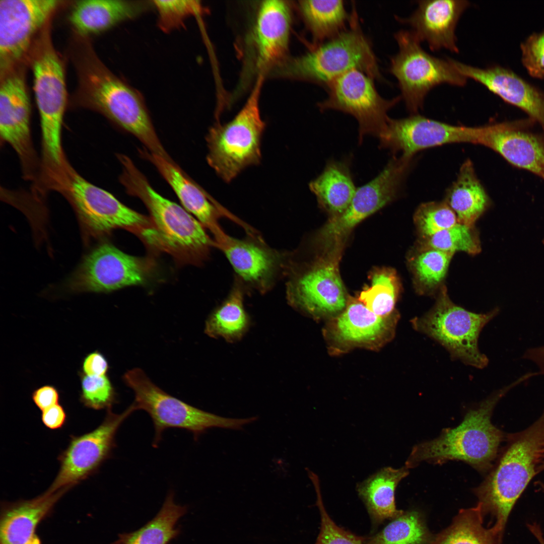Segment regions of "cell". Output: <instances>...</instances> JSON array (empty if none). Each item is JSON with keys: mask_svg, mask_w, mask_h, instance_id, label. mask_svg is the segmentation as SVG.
I'll return each instance as SVG.
<instances>
[{"mask_svg": "<svg viewBox=\"0 0 544 544\" xmlns=\"http://www.w3.org/2000/svg\"><path fill=\"white\" fill-rule=\"evenodd\" d=\"M338 248L306 270L286 268V298L294 308L314 318L336 317L347 306L346 291L338 269Z\"/></svg>", "mask_w": 544, "mask_h": 544, "instance_id": "obj_13", "label": "cell"}, {"mask_svg": "<svg viewBox=\"0 0 544 544\" xmlns=\"http://www.w3.org/2000/svg\"><path fill=\"white\" fill-rule=\"evenodd\" d=\"M411 16L398 18L411 26L419 40L426 41L430 49L442 48L458 52L455 29L457 22L469 3L464 0L419 1Z\"/></svg>", "mask_w": 544, "mask_h": 544, "instance_id": "obj_24", "label": "cell"}, {"mask_svg": "<svg viewBox=\"0 0 544 544\" xmlns=\"http://www.w3.org/2000/svg\"><path fill=\"white\" fill-rule=\"evenodd\" d=\"M70 489L45 492L31 499L4 503L0 522V544H41L36 533L39 523Z\"/></svg>", "mask_w": 544, "mask_h": 544, "instance_id": "obj_26", "label": "cell"}, {"mask_svg": "<svg viewBox=\"0 0 544 544\" xmlns=\"http://www.w3.org/2000/svg\"><path fill=\"white\" fill-rule=\"evenodd\" d=\"M528 527L530 532L536 538L539 544H544V538L539 525L536 523H533L532 524H528Z\"/></svg>", "mask_w": 544, "mask_h": 544, "instance_id": "obj_49", "label": "cell"}, {"mask_svg": "<svg viewBox=\"0 0 544 544\" xmlns=\"http://www.w3.org/2000/svg\"><path fill=\"white\" fill-rule=\"evenodd\" d=\"M33 90L41 128L42 169L49 173L63 170L67 162L61 144L66 103L63 65L48 40H44L32 60Z\"/></svg>", "mask_w": 544, "mask_h": 544, "instance_id": "obj_7", "label": "cell"}, {"mask_svg": "<svg viewBox=\"0 0 544 544\" xmlns=\"http://www.w3.org/2000/svg\"><path fill=\"white\" fill-rule=\"evenodd\" d=\"M505 441L491 472L474 490L484 515L495 517L492 527L500 537L514 505L537 474L544 445V410L528 428L506 435Z\"/></svg>", "mask_w": 544, "mask_h": 544, "instance_id": "obj_3", "label": "cell"}, {"mask_svg": "<svg viewBox=\"0 0 544 544\" xmlns=\"http://www.w3.org/2000/svg\"><path fill=\"white\" fill-rule=\"evenodd\" d=\"M422 248H432L454 253L463 251L475 254L480 246L471 228L458 223L453 226L425 238Z\"/></svg>", "mask_w": 544, "mask_h": 544, "instance_id": "obj_39", "label": "cell"}, {"mask_svg": "<svg viewBox=\"0 0 544 544\" xmlns=\"http://www.w3.org/2000/svg\"><path fill=\"white\" fill-rule=\"evenodd\" d=\"M57 190L68 199L85 232L91 235L104 236L121 228L139 237L151 225L149 217L124 205L71 167Z\"/></svg>", "mask_w": 544, "mask_h": 544, "instance_id": "obj_11", "label": "cell"}, {"mask_svg": "<svg viewBox=\"0 0 544 544\" xmlns=\"http://www.w3.org/2000/svg\"><path fill=\"white\" fill-rule=\"evenodd\" d=\"M292 24L290 5L280 0H266L260 4L254 34L257 65L268 69L280 63L288 49Z\"/></svg>", "mask_w": 544, "mask_h": 544, "instance_id": "obj_27", "label": "cell"}, {"mask_svg": "<svg viewBox=\"0 0 544 544\" xmlns=\"http://www.w3.org/2000/svg\"><path fill=\"white\" fill-rule=\"evenodd\" d=\"M263 81V76L260 75L245 105L232 120L214 125L206 136L207 162L226 182L248 166L260 162L261 140L265 127L259 107Z\"/></svg>", "mask_w": 544, "mask_h": 544, "instance_id": "obj_6", "label": "cell"}, {"mask_svg": "<svg viewBox=\"0 0 544 544\" xmlns=\"http://www.w3.org/2000/svg\"><path fill=\"white\" fill-rule=\"evenodd\" d=\"M522 63L533 77L544 79V30L533 33L520 45Z\"/></svg>", "mask_w": 544, "mask_h": 544, "instance_id": "obj_44", "label": "cell"}, {"mask_svg": "<svg viewBox=\"0 0 544 544\" xmlns=\"http://www.w3.org/2000/svg\"><path fill=\"white\" fill-rule=\"evenodd\" d=\"M41 418L46 427L55 430L60 429L64 426L67 420V414L63 407L58 403L42 411Z\"/></svg>", "mask_w": 544, "mask_h": 544, "instance_id": "obj_47", "label": "cell"}, {"mask_svg": "<svg viewBox=\"0 0 544 544\" xmlns=\"http://www.w3.org/2000/svg\"><path fill=\"white\" fill-rule=\"evenodd\" d=\"M414 221L420 234L427 238L458 223L457 217L444 201L423 203L418 208Z\"/></svg>", "mask_w": 544, "mask_h": 544, "instance_id": "obj_40", "label": "cell"}, {"mask_svg": "<svg viewBox=\"0 0 544 544\" xmlns=\"http://www.w3.org/2000/svg\"><path fill=\"white\" fill-rule=\"evenodd\" d=\"M444 201L454 212L458 223L470 228L488 208L489 196L470 160L461 166L456 179L446 190Z\"/></svg>", "mask_w": 544, "mask_h": 544, "instance_id": "obj_30", "label": "cell"}, {"mask_svg": "<svg viewBox=\"0 0 544 544\" xmlns=\"http://www.w3.org/2000/svg\"><path fill=\"white\" fill-rule=\"evenodd\" d=\"M356 16L354 13L350 28L291 60L286 65L287 75L325 87L352 70H360L375 81H383L370 41Z\"/></svg>", "mask_w": 544, "mask_h": 544, "instance_id": "obj_5", "label": "cell"}, {"mask_svg": "<svg viewBox=\"0 0 544 544\" xmlns=\"http://www.w3.org/2000/svg\"><path fill=\"white\" fill-rule=\"evenodd\" d=\"M449 60L462 76L480 83L504 101L522 109L544 129L543 91L501 66L480 68L450 58Z\"/></svg>", "mask_w": 544, "mask_h": 544, "instance_id": "obj_23", "label": "cell"}, {"mask_svg": "<svg viewBox=\"0 0 544 544\" xmlns=\"http://www.w3.org/2000/svg\"><path fill=\"white\" fill-rule=\"evenodd\" d=\"M155 266L153 258L132 256L103 243L85 256L67 286L75 292H110L145 284Z\"/></svg>", "mask_w": 544, "mask_h": 544, "instance_id": "obj_14", "label": "cell"}, {"mask_svg": "<svg viewBox=\"0 0 544 544\" xmlns=\"http://www.w3.org/2000/svg\"><path fill=\"white\" fill-rule=\"evenodd\" d=\"M117 157L122 168L121 183L150 213L151 227L139 237L150 249L171 255L179 264L200 265L215 246L206 228L183 207L158 193L128 157Z\"/></svg>", "mask_w": 544, "mask_h": 544, "instance_id": "obj_1", "label": "cell"}, {"mask_svg": "<svg viewBox=\"0 0 544 544\" xmlns=\"http://www.w3.org/2000/svg\"><path fill=\"white\" fill-rule=\"evenodd\" d=\"M475 127L454 125L419 114L390 118L380 147L412 159L422 150L446 144L466 143L474 144Z\"/></svg>", "mask_w": 544, "mask_h": 544, "instance_id": "obj_19", "label": "cell"}, {"mask_svg": "<svg viewBox=\"0 0 544 544\" xmlns=\"http://www.w3.org/2000/svg\"><path fill=\"white\" fill-rule=\"evenodd\" d=\"M544 470V445L542 447L538 464L537 468V474Z\"/></svg>", "mask_w": 544, "mask_h": 544, "instance_id": "obj_50", "label": "cell"}, {"mask_svg": "<svg viewBox=\"0 0 544 544\" xmlns=\"http://www.w3.org/2000/svg\"><path fill=\"white\" fill-rule=\"evenodd\" d=\"M529 379L528 374H524L468 412L458 426L445 429L438 437L416 445L405 465L410 468L423 461L441 464L458 460L480 472L491 469L506 437L491 422L494 409L511 389Z\"/></svg>", "mask_w": 544, "mask_h": 544, "instance_id": "obj_2", "label": "cell"}, {"mask_svg": "<svg viewBox=\"0 0 544 544\" xmlns=\"http://www.w3.org/2000/svg\"><path fill=\"white\" fill-rule=\"evenodd\" d=\"M298 6L303 21L317 45L344 31L347 22L352 18L350 19L342 0H302L298 2Z\"/></svg>", "mask_w": 544, "mask_h": 544, "instance_id": "obj_33", "label": "cell"}, {"mask_svg": "<svg viewBox=\"0 0 544 544\" xmlns=\"http://www.w3.org/2000/svg\"><path fill=\"white\" fill-rule=\"evenodd\" d=\"M433 540L420 513L403 512L382 530L366 538L365 544H431Z\"/></svg>", "mask_w": 544, "mask_h": 544, "instance_id": "obj_36", "label": "cell"}, {"mask_svg": "<svg viewBox=\"0 0 544 544\" xmlns=\"http://www.w3.org/2000/svg\"><path fill=\"white\" fill-rule=\"evenodd\" d=\"M245 288L264 294L285 275L289 254L271 248L259 238L237 239L225 233L215 241Z\"/></svg>", "mask_w": 544, "mask_h": 544, "instance_id": "obj_18", "label": "cell"}, {"mask_svg": "<svg viewBox=\"0 0 544 544\" xmlns=\"http://www.w3.org/2000/svg\"><path fill=\"white\" fill-rule=\"evenodd\" d=\"M411 159L402 156L392 158L375 178L357 188L345 211L331 218L321 230L320 242L326 246L338 245L357 224L394 199Z\"/></svg>", "mask_w": 544, "mask_h": 544, "instance_id": "obj_16", "label": "cell"}, {"mask_svg": "<svg viewBox=\"0 0 544 544\" xmlns=\"http://www.w3.org/2000/svg\"><path fill=\"white\" fill-rule=\"evenodd\" d=\"M246 288L237 279L230 293L206 321L205 332L211 337L222 338L229 343L241 340L250 325L244 305Z\"/></svg>", "mask_w": 544, "mask_h": 544, "instance_id": "obj_32", "label": "cell"}, {"mask_svg": "<svg viewBox=\"0 0 544 544\" xmlns=\"http://www.w3.org/2000/svg\"><path fill=\"white\" fill-rule=\"evenodd\" d=\"M409 469L405 465L398 469L384 467L358 484V495L366 506L374 527L403 512L396 508L395 491L400 481L408 474Z\"/></svg>", "mask_w": 544, "mask_h": 544, "instance_id": "obj_29", "label": "cell"}, {"mask_svg": "<svg viewBox=\"0 0 544 544\" xmlns=\"http://www.w3.org/2000/svg\"><path fill=\"white\" fill-rule=\"evenodd\" d=\"M453 254L432 248H422L412 258V268L420 290L432 291L442 282Z\"/></svg>", "mask_w": 544, "mask_h": 544, "instance_id": "obj_38", "label": "cell"}, {"mask_svg": "<svg viewBox=\"0 0 544 544\" xmlns=\"http://www.w3.org/2000/svg\"><path fill=\"white\" fill-rule=\"evenodd\" d=\"M374 81L360 70H351L327 85V97L317 104L321 112L337 110L355 117L359 125V143L366 135L379 139L384 135L390 119L388 112L401 99L383 98Z\"/></svg>", "mask_w": 544, "mask_h": 544, "instance_id": "obj_12", "label": "cell"}, {"mask_svg": "<svg viewBox=\"0 0 544 544\" xmlns=\"http://www.w3.org/2000/svg\"><path fill=\"white\" fill-rule=\"evenodd\" d=\"M533 122L529 118L476 126L475 144L492 149L544 180V135L530 128Z\"/></svg>", "mask_w": 544, "mask_h": 544, "instance_id": "obj_20", "label": "cell"}, {"mask_svg": "<svg viewBox=\"0 0 544 544\" xmlns=\"http://www.w3.org/2000/svg\"><path fill=\"white\" fill-rule=\"evenodd\" d=\"M312 482L317 494L316 504L319 510L321 524L316 544H365L366 538L358 536L337 525L331 518L324 506L318 479Z\"/></svg>", "mask_w": 544, "mask_h": 544, "instance_id": "obj_43", "label": "cell"}, {"mask_svg": "<svg viewBox=\"0 0 544 544\" xmlns=\"http://www.w3.org/2000/svg\"><path fill=\"white\" fill-rule=\"evenodd\" d=\"M135 411L132 404L120 414L109 409L104 420L96 429L82 435L70 436L68 446L57 458L58 472L45 492L51 494L65 488L71 489L95 473L111 455L120 426Z\"/></svg>", "mask_w": 544, "mask_h": 544, "instance_id": "obj_15", "label": "cell"}, {"mask_svg": "<svg viewBox=\"0 0 544 544\" xmlns=\"http://www.w3.org/2000/svg\"><path fill=\"white\" fill-rule=\"evenodd\" d=\"M31 107L23 78L11 72L3 77L0 87V134L17 154L28 179L38 167L30 131Z\"/></svg>", "mask_w": 544, "mask_h": 544, "instance_id": "obj_21", "label": "cell"}, {"mask_svg": "<svg viewBox=\"0 0 544 544\" xmlns=\"http://www.w3.org/2000/svg\"><path fill=\"white\" fill-rule=\"evenodd\" d=\"M174 498L173 492H170L153 519L138 530L120 534L112 544H168L178 534L175 525L186 512V508L176 504Z\"/></svg>", "mask_w": 544, "mask_h": 544, "instance_id": "obj_34", "label": "cell"}, {"mask_svg": "<svg viewBox=\"0 0 544 544\" xmlns=\"http://www.w3.org/2000/svg\"><path fill=\"white\" fill-rule=\"evenodd\" d=\"M152 7L151 1L82 0L75 4L69 20L80 34H94L135 18Z\"/></svg>", "mask_w": 544, "mask_h": 544, "instance_id": "obj_28", "label": "cell"}, {"mask_svg": "<svg viewBox=\"0 0 544 544\" xmlns=\"http://www.w3.org/2000/svg\"><path fill=\"white\" fill-rule=\"evenodd\" d=\"M84 60L80 72V104L133 135L150 152L171 158L155 131L142 94L97 57Z\"/></svg>", "mask_w": 544, "mask_h": 544, "instance_id": "obj_4", "label": "cell"}, {"mask_svg": "<svg viewBox=\"0 0 544 544\" xmlns=\"http://www.w3.org/2000/svg\"><path fill=\"white\" fill-rule=\"evenodd\" d=\"M80 401L84 405L96 410L111 409L115 402V393L108 377L89 376L81 373Z\"/></svg>", "mask_w": 544, "mask_h": 544, "instance_id": "obj_42", "label": "cell"}, {"mask_svg": "<svg viewBox=\"0 0 544 544\" xmlns=\"http://www.w3.org/2000/svg\"><path fill=\"white\" fill-rule=\"evenodd\" d=\"M398 52L390 59L389 70L396 79L402 98L412 114L422 108L425 98L442 84L463 86L467 79L459 74L448 58L436 57L425 51L412 31L394 35Z\"/></svg>", "mask_w": 544, "mask_h": 544, "instance_id": "obj_10", "label": "cell"}, {"mask_svg": "<svg viewBox=\"0 0 544 544\" xmlns=\"http://www.w3.org/2000/svg\"><path fill=\"white\" fill-rule=\"evenodd\" d=\"M522 358L534 363L539 369V373L544 375V346L528 349Z\"/></svg>", "mask_w": 544, "mask_h": 544, "instance_id": "obj_48", "label": "cell"}, {"mask_svg": "<svg viewBox=\"0 0 544 544\" xmlns=\"http://www.w3.org/2000/svg\"><path fill=\"white\" fill-rule=\"evenodd\" d=\"M123 379L134 391L135 398L132 404L135 409L145 411L153 421L155 430L154 446H157L163 431L168 428L187 430L197 439L209 429L239 430L258 419L256 416L225 418L191 406L161 389L138 368L127 371Z\"/></svg>", "mask_w": 544, "mask_h": 544, "instance_id": "obj_8", "label": "cell"}, {"mask_svg": "<svg viewBox=\"0 0 544 544\" xmlns=\"http://www.w3.org/2000/svg\"><path fill=\"white\" fill-rule=\"evenodd\" d=\"M314 544H316L315 543Z\"/></svg>", "mask_w": 544, "mask_h": 544, "instance_id": "obj_52", "label": "cell"}, {"mask_svg": "<svg viewBox=\"0 0 544 544\" xmlns=\"http://www.w3.org/2000/svg\"><path fill=\"white\" fill-rule=\"evenodd\" d=\"M319 205L333 216L343 213L357 189L347 160H330L309 184Z\"/></svg>", "mask_w": 544, "mask_h": 544, "instance_id": "obj_31", "label": "cell"}, {"mask_svg": "<svg viewBox=\"0 0 544 544\" xmlns=\"http://www.w3.org/2000/svg\"><path fill=\"white\" fill-rule=\"evenodd\" d=\"M371 286L362 291L358 301L375 314L387 317L394 312L399 292L395 272L390 269L375 270L371 276Z\"/></svg>", "mask_w": 544, "mask_h": 544, "instance_id": "obj_37", "label": "cell"}, {"mask_svg": "<svg viewBox=\"0 0 544 544\" xmlns=\"http://www.w3.org/2000/svg\"><path fill=\"white\" fill-rule=\"evenodd\" d=\"M59 393L54 386L46 385L36 389L32 394V399L37 407L43 411L58 404Z\"/></svg>", "mask_w": 544, "mask_h": 544, "instance_id": "obj_45", "label": "cell"}, {"mask_svg": "<svg viewBox=\"0 0 544 544\" xmlns=\"http://www.w3.org/2000/svg\"><path fill=\"white\" fill-rule=\"evenodd\" d=\"M495 308L486 313L470 312L455 304L442 288L433 308L426 314L411 320L413 328L438 342L451 357L482 369L489 363L478 347L484 327L498 313Z\"/></svg>", "mask_w": 544, "mask_h": 544, "instance_id": "obj_9", "label": "cell"}, {"mask_svg": "<svg viewBox=\"0 0 544 544\" xmlns=\"http://www.w3.org/2000/svg\"><path fill=\"white\" fill-rule=\"evenodd\" d=\"M334 318L326 336L332 348L343 352L356 347L376 348L387 343L394 334L398 317L395 312L378 316L358 301L348 304Z\"/></svg>", "mask_w": 544, "mask_h": 544, "instance_id": "obj_22", "label": "cell"}, {"mask_svg": "<svg viewBox=\"0 0 544 544\" xmlns=\"http://www.w3.org/2000/svg\"><path fill=\"white\" fill-rule=\"evenodd\" d=\"M158 13V24L165 32L179 28L190 16L202 13L203 8L199 1L186 0L151 1Z\"/></svg>", "mask_w": 544, "mask_h": 544, "instance_id": "obj_41", "label": "cell"}, {"mask_svg": "<svg viewBox=\"0 0 544 544\" xmlns=\"http://www.w3.org/2000/svg\"><path fill=\"white\" fill-rule=\"evenodd\" d=\"M539 489L544 493V483L539 482L538 483Z\"/></svg>", "mask_w": 544, "mask_h": 544, "instance_id": "obj_51", "label": "cell"}, {"mask_svg": "<svg viewBox=\"0 0 544 544\" xmlns=\"http://www.w3.org/2000/svg\"><path fill=\"white\" fill-rule=\"evenodd\" d=\"M108 369V364L106 359L98 351L88 354L83 361L82 373L87 375H105Z\"/></svg>", "mask_w": 544, "mask_h": 544, "instance_id": "obj_46", "label": "cell"}, {"mask_svg": "<svg viewBox=\"0 0 544 544\" xmlns=\"http://www.w3.org/2000/svg\"><path fill=\"white\" fill-rule=\"evenodd\" d=\"M56 0L0 1V70L1 77L28 50L36 32L59 5Z\"/></svg>", "mask_w": 544, "mask_h": 544, "instance_id": "obj_17", "label": "cell"}, {"mask_svg": "<svg viewBox=\"0 0 544 544\" xmlns=\"http://www.w3.org/2000/svg\"><path fill=\"white\" fill-rule=\"evenodd\" d=\"M141 156L152 163L172 187L183 207L212 233L214 239L224 233L219 219L222 208L199 185L192 180L171 159H167L147 149H140Z\"/></svg>", "mask_w": 544, "mask_h": 544, "instance_id": "obj_25", "label": "cell"}, {"mask_svg": "<svg viewBox=\"0 0 544 544\" xmlns=\"http://www.w3.org/2000/svg\"><path fill=\"white\" fill-rule=\"evenodd\" d=\"M484 514L479 504L461 510L451 525L431 544H499L501 540L495 529L483 525Z\"/></svg>", "mask_w": 544, "mask_h": 544, "instance_id": "obj_35", "label": "cell"}]
</instances>
